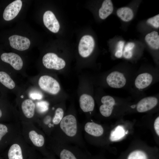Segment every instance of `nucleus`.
<instances>
[{"label": "nucleus", "mask_w": 159, "mask_h": 159, "mask_svg": "<svg viewBox=\"0 0 159 159\" xmlns=\"http://www.w3.org/2000/svg\"><path fill=\"white\" fill-rule=\"evenodd\" d=\"M29 80L32 85L39 90L44 96H55L60 91L59 82L50 74L41 72L38 75L29 78Z\"/></svg>", "instance_id": "nucleus-1"}, {"label": "nucleus", "mask_w": 159, "mask_h": 159, "mask_svg": "<svg viewBox=\"0 0 159 159\" xmlns=\"http://www.w3.org/2000/svg\"><path fill=\"white\" fill-rule=\"evenodd\" d=\"M1 59L2 61L10 65L14 78L18 74L26 76V72L23 69V61L19 55L13 52L4 53L1 54Z\"/></svg>", "instance_id": "nucleus-2"}, {"label": "nucleus", "mask_w": 159, "mask_h": 159, "mask_svg": "<svg viewBox=\"0 0 159 159\" xmlns=\"http://www.w3.org/2000/svg\"><path fill=\"white\" fill-rule=\"evenodd\" d=\"M42 62L44 67L49 70H60L63 69L66 65L65 61L54 53L46 54L42 58Z\"/></svg>", "instance_id": "nucleus-3"}, {"label": "nucleus", "mask_w": 159, "mask_h": 159, "mask_svg": "<svg viewBox=\"0 0 159 159\" xmlns=\"http://www.w3.org/2000/svg\"><path fill=\"white\" fill-rule=\"evenodd\" d=\"M61 130L67 136L73 137L77 132V122L75 117L72 115H67L63 117L59 123Z\"/></svg>", "instance_id": "nucleus-4"}, {"label": "nucleus", "mask_w": 159, "mask_h": 159, "mask_svg": "<svg viewBox=\"0 0 159 159\" xmlns=\"http://www.w3.org/2000/svg\"><path fill=\"white\" fill-rule=\"evenodd\" d=\"M17 97L22 100L21 107L24 116L28 118L33 117L35 113L36 104L34 100L27 96L25 92L24 87L22 92Z\"/></svg>", "instance_id": "nucleus-5"}, {"label": "nucleus", "mask_w": 159, "mask_h": 159, "mask_svg": "<svg viewBox=\"0 0 159 159\" xmlns=\"http://www.w3.org/2000/svg\"><path fill=\"white\" fill-rule=\"evenodd\" d=\"M95 46V42L92 36L86 35L80 39L78 46V52L82 57L89 56L92 52Z\"/></svg>", "instance_id": "nucleus-6"}, {"label": "nucleus", "mask_w": 159, "mask_h": 159, "mask_svg": "<svg viewBox=\"0 0 159 159\" xmlns=\"http://www.w3.org/2000/svg\"><path fill=\"white\" fill-rule=\"evenodd\" d=\"M106 80L110 87L115 88H122L126 83V79L124 74L117 71L112 72L109 74Z\"/></svg>", "instance_id": "nucleus-7"}, {"label": "nucleus", "mask_w": 159, "mask_h": 159, "mask_svg": "<svg viewBox=\"0 0 159 159\" xmlns=\"http://www.w3.org/2000/svg\"><path fill=\"white\" fill-rule=\"evenodd\" d=\"M11 46L20 51L28 49L30 44V40L28 38L21 36L14 35L9 38Z\"/></svg>", "instance_id": "nucleus-8"}, {"label": "nucleus", "mask_w": 159, "mask_h": 159, "mask_svg": "<svg viewBox=\"0 0 159 159\" xmlns=\"http://www.w3.org/2000/svg\"><path fill=\"white\" fill-rule=\"evenodd\" d=\"M22 6L21 0H15L8 5L5 8L3 14L4 19L7 21L15 18L20 11Z\"/></svg>", "instance_id": "nucleus-9"}, {"label": "nucleus", "mask_w": 159, "mask_h": 159, "mask_svg": "<svg viewBox=\"0 0 159 159\" xmlns=\"http://www.w3.org/2000/svg\"><path fill=\"white\" fill-rule=\"evenodd\" d=\"M43 21L45 26L51 32L56 33L59 31L60 28L59 22L52 11H47L44 13Z\"/></svg>", "instance_id": "nucleus-10"}, {"label": "nucleus", "mask_w": 159, "mask_h": 159, "mask_svg": "<svg viewBox=\"0 0 159 159\" xmlns=\"http://www.w3.org/2000/svg\"><path fill=\"white\" fill-rule=\"evenodd\" d=\"M101 100L102 104L99 108L100 113L105 117L110 116L112 113L113 106L115 104V99L112 96L106 95L103 96Z\"/></svg>", "instance_id": "nucleus-11"}, {"label": "nucleus", "mask_w": 159, "mask_h": 159, "mask_svg": "<svg viewBox=\"0 0 159 159\" xmlns=\"http://www.w3.org/2000/svg\"><path fill=\"white\" fill-rule=\"evenodd\" d=\"M158 103L157 98L154 96L144 97L141 100L137 105V110L140 112L150 110L155 107Z\"/></svg>", "instance_id": "nucleus-12"}, {"label": "nucleus", "mask_w": 159, "mask_h": 159, "mask_svg": "<svg viewBox=\"0 0 159 159\" xmlns=\"http://www.w3.org/2000/svg\"><path fill=\"white\" fill-rule=\"evenodd\" d=\"M79 104L80 108L84 112L92 111L95 107V101L93 98L90 95L83 94L79 98Z\"/></svg>", "instance_id": "nucleus-13"}, {"label": "nucleus", "mask_w": 159, "mask_h": 159, "mask_svg": "<svg viewBox=\"0 0 159 159\" xmlns=\"http://www.w3.org/2000/svg\"><path fill=\"white\" fill-rule=\"evenodd\" d=\"M153 80V76L147 72L142 73L136 77L135 80V85L138 89H143L151 84Z\"/></svg>", "instance_id": "nucleus-14"}, {"label": "nucleus", "mask_w": 159, "mask_h": 159, "mask_svg": "<svg viewBox=\"0 0 159 159\" xmlns=\"http://www.w3.org/2000/svg\"><path fill=\"white\" fill-rule=\"evenodd\" d=\"M85 132L95 137L102 135L104 132L103 128L100 125L93 122H88L84 126Z\"/></svg>", "instance_id": "nucleus-15"}, {"label": "nucleus", "mask_w": 159, "mask_h": 159, "mask_svg": "<svg viewBox=\"0 0 159 159\" xmlns=\"http://www.w3.org/2000/svg\"><path fill=\"white\" fill-rule=\"evenodd\" d=\"M113 10V6L110 0H105L99 10V15L102 19H105L110 15Z\"/></svg>", "instance_id": "nucleus-16"}, {"label": "nucleus", "mask_w": 159, "mask_h": 159, "mask_svg": "<svg viewBox=\"0 0 159 159\" xmlns=\"http://www.w3.org/2000/svg\"><path fill=\"white\" fill-rule=\"evenodd\" d=\"M145 40L151 48L158 49L159 48V35L156 31H153L147 34L145 37Z\"/></svg>", "instance_id": "nucleus-17"}, {"label": "nucleus", "mask_w": 159, "mask_h": 159, "mask_svg": "<svg viewBox=\"0 0 159 159\" xmlns=\"http://www.w3.org/2000/svg\"><path fill=\"white\" fill-rule=\"evenodd\" d=\"M116 14L121 20L125 22L131 21L134 16L133 10L128 7H123L118 9L117 11Z\"/></svg>", "instance_id": "nucleus-18"}, {"label": "nucleus", "mask_w": 159, "mask_h": 159, "mask_svg": "<svg viewBox=\"0 0 159 159\" xmlns=\"http://www.w3.org/2000/svg\"><path fill=\"white\" fill-rule=\"evenodd\" d=\"M9 159H23L22 150L20 145L14 144L10 147L8 152Z\"/></svg>", "instance_id": "nucleus-19"}, {"label": "nucleus", "mask_w": 159, "mask_h": 159, "mask_svg": "<svg viewBox=\"0 0 159 159\" xmlns=\"http://www.w3.org/2000/svg\"><path fill=\"white\" fill-rule=\"evenodd\" d=\"M29 137L33 144L38 147H41L44 145V139L42 135L37 133L34 130L30 131Z\"/></svg>", "instance_id": "nucleus-20"}, {"label": "nucleus", "mask_w": 159, "mask_h": 159, "mask_svg": "<svg viewBox=\"0 0 159 159\" xmlns=\"http://www.w3.org/2000/svg\"><path fill=\"white\" fill-rule=\"evenodd\" d=\"M125 134V130L123 127L118 125L111 131L110 139L112 141L119 140L122 138Z\"/></svg>", "instance_id": "nucleus-21"}, {"label": "nucleus", "mask_w": 159, "mask_h": 159, "mask_svg": "<svg viewBox=\"0 0 159 159\" xmlns=\"http://www.w3.org/2000/svg\"><path fill=\"white\" fill-rule=\"evenodd\" d=\"M64 112L62 108L61 107L57 108L52 119L53 123L56 125L59 124L64 117Z\"/></svg>", "instance_id": "nucleus-22"}, {"label": "nucleus", "mask_w": 159, "mask_h": 159, "mask_svg": "<svg viewBox=\"0 0 159 159\" xmlns=\"http://www.w3.org/2000/svg\"><path fill=\"white\" fill-rule=\"evenodd\" d=\"M127 159H147V157L144 152L139 150L132 151L128 155Z\"/></svg>", "instance_id": "nucleus-23"}, {"label": "nucleus", "mask_w": 159, "mask_h": 159, "mask_svg": "<svg viewBox=\"0 0 159 159\" xmlns=\"http://www.w3.org/2000/svg\"><path fill=\"white\" fill-rule=\"evenodd\" d=\"M60 159H77L74 154L70 151L63 149L60 154Z\"/></svg>", "instance_id": "nucleus-24"}, {"label": "nucleus", "mask_w": 159, "mask_h": 159, "mask_svg": "<svg viewBox=\"0 0 159 159\" xmlns=\"http://www.w3.org/2000/svg\"><path fill=\"white\" fill-rule=\"evenodd\" d=\"M37 111L39 112H43L48 109V105L46 102L41 100L38 101L36 105Z\"/></svg>", "instance_id": "nucleus-25"}, {"label": "nucleus", "mask_w": 159, "mask_h": 159, "mask_svg": "<svg viewBox=\"0 0 159 159\" xmlns=\"http://www.w3.org/2000/svg\"><path fill=\"white\" fill-rule=\"evenodd\" d=\"M147 23L155 28H159V14L148 19L147 20Z\"/></svg>", "instance_id": "nucleus-26"}, {"label": "nucleus", "mask_w": 159, "mask_h": 159, "mask_svg": "<svg viewBox=\"0 0 159 159\" xmlns=\"http://www.w3.org/2000/svg\"><path fill=\"white\" fill-rule=\"evenodd\" d=\"M124 44V42L122 40L119 41L117 42V50L115 54V55L116 57L120 58L122 56Z\"/></svg>", "instance_id": "nucleus-27"}, {"label": "nucleus", "mask_w": 159, "mask_h": 159, "mask_svg": "<svg viewBox=\"0 0 159 159\" xmlns=\"http://www.w3.org/2000/svg\"><path fill=\"white\" fill-rule=\"evenodd\" d=\"M8 132V128L5 125L0 124V141L3 136Z\"/></svg>", "instance_id": "nucleus-28"}, {"label": "nucleus", "mask_w": 159, "mask_h": 159, "mask_svg": "<svg viewBox=\"0 0 159 159\" xmlns=\"http://www.w3.org/2000/svg\"><path fill=\"white\" fill-rule=\"evenodd\" d=\"M154 128L156 133L159 136V117L158 116L155 120L154 122Z\"/></svg>", "instance_id": "nucleus-29"}, {"label": "nucleus", "mask_w": 159, "mask_h": 159, "mask_svg": "<svg viewBox=\"0 0 159 159\" xmlns=\"http://www.w3.org/2000/svg\"><path fill=\"white\" fill-rule=\"evenodd\" d=\"M135 46V43L133 42H129L125 46L124 48L125 50L132 51Z\"/></svg>", "instance_id": "nucleus-30"}, {"label": "nucleus", "mask_w": 159, "mask_h": 159, "mask_svg": "<svg viewBox=\"0 0 159 159\" xmlns=\"http://www.w3.org/2000/svg\"><path fill=\"white\" fill-rule=\"evenodd\" d=\"M123 56L126 59H129L132 57V51L124 50L123 53Z\"/></svg>", "instance_id": "nucleus-31"}, {"label": "nucleus", "mask_w": 159, "mask_h": 159, "mask_svg": "<svg viewBox=\"0 0 159 159\" xmlns=\"http://www.w3.org/2000/svg\"><path fill=\"white\" fill-rule=\"evenodd\" d=\"M2 115V112L1 110L0 109V118L1 117Z\"/></svg>", "instance_id": "nucleus-32"}, {"label": "nucleus", "mask_w": 159, "mask_h": 159, "mask_svg": "<svg viewBox=\"0 0 159 159\" xmlns=\"http://www.w3.org/2000/svg\"><path fill=\"white\" fill-rule=\"evenodd\" d=\"M128 133V131H127L126 132H125V134H126Z\"/></svg>", "instance_id": "nucleus-33"}]
</instances>
